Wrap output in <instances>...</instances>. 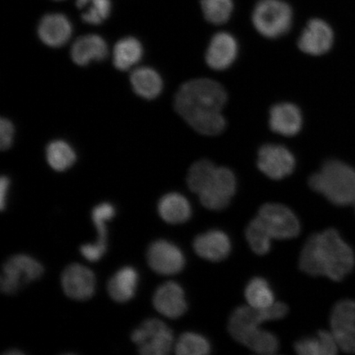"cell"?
<instances>
[{
	"label": "cell",
	"mask_w": 355,
	"mask_h": 355,
	"mask_svg": "<svg viewBox=\"0 0 355 355\" xmlns=\"http://www.w3.org/2000/svg\"><path fill=\"white\" fill-rule=\"evenodd\" d=\"M310 188L337 206L355 203V168L337 159L323 164L309 179Z\"/></svg>",
	"instance_id": "5b68a950"
},
{
	"label": "cell",
	"mask_w": 355,
	"mask_h": 355,
	"mask_svg": "<svg viewBox=\"0 0 355 355\" xmlns=\"http://www.w3.org/2000/svg\"><path fill=\"white\" fill-rule=\"evenodd\" d=\"M238 44L232 34L218 33L208 46L206 61L211 69L222 71L230 68L236 60Z\"/></svg>",
	"instance_id": "2e32d148"
},
{
	"label": "cell",
	"mask_w": 355,
	"mask_h": 355,
	"mask_svg": "<svg viewBox=\"0 0 355 355\" xmlns=\"http://www.w3.org/2000/svg\"><path fill=\"white\" fill-rule=\"evenodd\" d=\"M70 53L75 64L87 66L91 62L105 60L109 54V49L105 40L100 35L90 34L77 39Z\"/></svg>",
	"instance_id": "ffe728a7"
},
{
	"label": "cell",
	"mask_w": 355,
	"mask_h": 355,
	"mask_svg": "<svg viewBox=\"0 0 355 355\" xmlns=\"http://www.w3.org/2000/svg\"><path fill=\"white\" fill-rule=\"evenodd\" d=\"M15 126L10 119L2 118L0 121V146L3 150L10 148L15 139Z\"/></svg>",
	"instance_id": "d6a6232c"
},
{
	"label": "cell",
	"mask_w": 355,
	"mask_h": 355,
	"mask_svg": "<svg viewBox=\"0 0 355 355\" xmlns=\"http://www.w3.org/2000/svg\"><path fill=\"white\" fill-rule=\"evenodd\" d=\"M331 327L339 348L355 354V301L344 300L335 305L331 314Z\"/></svg>",
	"instance_id": "30bf717a"
},
{
	"label": "cell",
	"mask_w": 355,
	"mask_h": 355,
	"mask_svg": "<svg viewBox=\"0 0 355 355\" xmlns=\"http://www.w3.org/2000/svg\"><path fill=\"white\" fill-rule=\"evenodd\" d=\"M334 42V33L325 21L312 19L302 33L298 46L302 51L310 55L318 56L331 50Z\"/></svg>",
	"instance_id": "5bb4252c"
},
{
	"label": "cell",
	"mask_w": 355,
	"mask_h": 355,
	"mask_svg": "<svg viewBox=\"0 0 355 355\" xmlns=\"http://www.w3.org/2000/svg\"><path fill=\"white\" fill-rule=\"evenodd\" d=\"M143 55V44L139 40L132 37L123 38L115 44L113 63L117 69L127 71L139 64Z\"/></svg>",
	"instance_id": "cb8c5ba5"
},
{
	"label": "cell",
	"mask_w": 355,
	"mask_h": 355,
	"mask_svg": "<svg viewBox=\"0 0 355 355\" xmlns=\"http://www.w3.org/2000/svg\"><path fill=\"white\" fill-rule=\"evenodd\" d=\"M46 159L53 170L63 172L73 166L77 159V155L67 141L55 140L47 146Z\"/></svg>",
	"instance_id": "484cf974"
},
{
	"label": "cell",
	"mask_w": 355,
	"mask_h": 355,
	"mask_svg": "<svg viewBox=\"0 0 355 355\" xmlns=\"http://www.w3.org/2000/svg\"><path fill=\"white\" fill-rule=\"evenodd\" d=\"M193 248L202 259L220 261L229 256L232 250V243L225 232L212 230L198 235L193 241Z\"/></svg>",
	"instance_id": "ac0fdd59"
},
{
	"label": "cell",
	"mask_w": 355,
	"mask_h": 355,
	"mask_svg": "<svg viewBox=\"0 0 355 355\" xmlns=\"http://www.w3.org/2000/svg\"><path fill=\"white\" fill-rule=\"evenodd\" d=\"M295 349L300 355H334L340 348L331 331H320L317 336L297 341Z\"/></svg>",
	"instance_id": "d4e9b609"
},
{
	"label": "cell",
	"mask_w": 355,
	"mask_h": 355,
	"mask_svg": "<svg viewBox=\"0 0 355 355\" xmlns=\"http://www.w3.org/2000/svg\"><path fill=\"white\" fill-rule=\"evenodd\" d=\"M245 235L248 244L256 254L265 255L270 250L273 239L257 216L248 224Z\"/></svg>",
	"instance_id": "f1b7e54d"
},
{
	"label": "cell",
	"mask_w": 355,
	"mask_h": 355,
	"mask_svg": "<svg viewBox=\"0 0 355 355\" xmlns=\"http://www.w3.org/2000/svg\"><path fill=\"white\" fill-rule=\"evenodd\" d=\"M72 33V24L68 17L61 13L44 16L38 26L40 39L44 44L53 48L64 46Z\"/></svg>",
	"instance_id": "e0dca14e"
},
{
	"label": "cell",
	"mask_w": 355,
	"mask_h": 355,
	"mask_svg": "<svg viewBox=\"0 0 355 355\" xmlns=\"http://www.w3.org/2000/svg\"><path fill=\"white\" fill-rule=\"evenodd\" d=\"M272 239H290L298 236L300 223L290 208L278 203H266L257 215Z\"/></svg>",
	"instance_id": "9c48e42d"
},
{
	"label": "cell",
	"mask_w": 355,
	"mask_h": 355,
	"mask_svg": "<svg viewBox=\"0 0 355 355\" xmlns=\"http://www.w3.org/2000/svg\"><path fill=\"white\" fill-rule=\"evenodd\" d=\"M76 4L83 11V21L87 24H101L110 15V0H76Z\"/></svg>",
	"instance_id": "83f0119b"
},
{
	"label": "cell",
	"mask_w": 355,
	"mask_h": 355,
	"mask_svg": "<svg viewBox=\"0 0 355 355\" xmlns=\"http://www.w3.org/2000/svg\"><path fill=\"white\" fill-rule=\"evenodd\" d=\"M201 6L205 19L215 25L225 24L234 10L232 0H201Z\"/></svg>",
	"instance_id": "1f68e13d"
},
{
	"label": "cell",
	"mask_w": 355,
	"mask_h": 355,
	"mask_svg": "<svg viewBox=\"0 0 355 355\" xmlns=\"http://www.w3.org/2000/svg\"><path fill=\"white\" fill-rule=\"evenodd\" d=\"M115 216V208L112 204L103 202L93 208L92 218L94 223L98 239L93 243L102 250H107V222Z\"/></svg>",
	"instance_id": "f546056e"
},
{
	"label": "cell",
	"mask_w": 355,
	"mask_h": 355,
	"mask_svg": "<svg viewBox=\"0 0 355 355\" xmlns=\"http://www.w3.org/2000/svg\"><path fill=\"white\" fill-rule=\"evenodd\" d=\"M139 275L132 266H124L110 279L107 291L110 298L117 303H126L135 297Z\"/></svg>",
	"instance_id": "44dd1931"
},
{
	"label": "cell",
	"mask_w": 355,
	"mask_h": 355,
	"mask_svg": "<svg viewBox=\"0 0 355 355\" xmlns=\"http://www.w3.org/2000/svg\"><path fill=\"white\" fill-rule=\"evenodd\" d=\"M174 349L179 355H205L210 353L211 345L202 335L186 332L178 339Z\"/></svg>",
	"instance_id": "4dcf8cb0"
},
{
	"label": "cell",
	"mask_w": 355,
	"mask_h": 355,
	"mask_svg": "<svg viewBox=\"0 0 355 355\" xmlns=\"http://www.w3.org/2000/svg\"><path fill=\"white\" fill-rule=\"evenodd\" d=\"M130 82L133 91L141 98L153 100L162 92L161 75L150 67H140L133 70Z\"/></svg>",
	"instance_id": "603a6c76"
},
{
	"label": "cell",
	"mask_w": 355,
	"mask_h": 355,
	"mask_svg": "<svg viewBox=\"0 0 355 355\" xmlns=\"http://www.w3.org/2000/svg\"><path fill=\"white\" fill-rule=\"evenodd\" d=\"M257 166L270 179L279 180L294 171L295 159L286 146L266 144L259 150Z\"/></svg>",
	"instance_id": "8fae6325"
},
{
	"label": "cell",
	"mask_w": 355,
	"mask_h": 355,
	"mask_svg": "<svg viewBox=\"0 0 355 355\" xmlns=\"http://www.w3.org/2000/svg\"><path fill=\"white\" fill-rule=\"evenodd\" d=\"M132 343L144 355H166L175 347L174 335L165 322L157 318L144 321L132 331Z\"/></svg>",
	"instance_id": "ba28073f"
},
{
	"label": "cell",
	"mask_w": 355,
	"mask_h": 355,
	"mask_svg": "<svg viewBox=\"0 0 355 355\" xmlns=\"http://www.w3.org/2000/svg\"><path fill=\"white\" fill-rule=\"evenodd\" d=\"M269 123L272 130L278 135L295 136L303 125V116L296 105L279 103L270 109Z\"/></svg>",
	"instance_id": "d6986e66"
},
{
	"label": "cell",
	"mask_w": 355,
	"mask_h": 355,
	"mask_svg": "<svg viewBox=\"0 0 355 355\" xmlns=\"http://www.w3.org/2000/svg\"><path fill=\"white\" fill-rule=\"evenodd\" d=\"M153 305L157 312L172 319L183 316L188 309L183 288L174 282L163 284L155 291Z\"/></svg>",
	"instance_id": "9a60e30c"
},
{
	"label": "cell",
	"mask_w": 355,
	"mask_h": 355,
	"mask_svg": "<svg viewBox=\"0 0 355 355\" xmlns=\"http://www.w3.org/2000/svg\"><path fill=\"white\" fill-rule=\"evenodd\" d=\"M227 101L223 87L214 80H191L182 85L175 98V110L195 131L216 136L224 131L226 123L222 110Z\"/></svg>",
	"instance_id": "6da1fadb"
},
{
	"label": "cell",
	"mask_w": 355,
	"mask_h": 355,
	"mask_svg": "<svg viewBox=\"0 0 355 355\" xmlns=\"http://www.w3.org/2000/svg\"><path fill=\"white\" fill-rule=\"evenodd\" d=\"M189 188L199 196L207 209L220 211L230 202L236 191V178L229 168L216 166L208 159H200L189 168Z\"/></svg>",
	"instance_id": "277c9868"
},
{
	"label": "cell",
	"mask_w": 355,
	"mask_h": 355,
	"mask_svg": "<svg viewBox=\"0 0 355 355\" xmlns=\"http://www.w3.org/2000/svg\"><path fill=\"white\" fill-rule=\"evenodd\" d=\"M6 355H22L24 353L21 352V350L17 349H11L10 350H8L6 353Z\"/></svg>",
	"instance_id": "e575fe53"
},
{
	"label": "cell",
	"mask_w": 355,
	"mask_h": 355,
	"mask_svg": "<svg viewBox=\"0 0 355 355\" xmlns=\"http://www.w3.org/2000/svg\"><path fill=\"white\" fill-rule=\"evenodd\" d=\"M146 259L155 272L165 276L180 272L185 265V257L180 248L164 239L150 244Z\"/></svg>",
	"instance_id": "7c38bea8"
},
{
	"label": "cell",
	"mask_w": 355,
	"mask_h": 355,
	"mask_svg": "<svg viewBox=\"0 0 355 355\" xmlns=\"http://www.w3.org/2000/svg\"><path fill=\"white\" fill-rule=\"evenodd\" d=\"M43 273L42 264L34 257L26 254L12 256L3 266L0 288L3 294L15 295L28 284L41 278Z\"/></svg>",
	"instance_id": "52a82bcc"
},
{
	"label": "cell",
	"mask_w": 355,
	"mask_h": 355,
	"mask_svg": "<svg viewBox=\"0 0 355 355\" xmlns=\"http://www.w3.org/2000/svg\"><path fill=\"white\" fill-rule=\"evenodd\" d=\"M159 216L168 224H182L190 219L192 208L188 199L178 193L165 195L158 203Z\"/></svg>",
	"instance_id": "7402d4cb"
},
{
	"label": "cell",
	"mask_w": 355,
	"mask_h": 355,
	"mask_svg": "<svg viewBox=\"0 0 355 355\" xmlns=\"http://www.w3.org/2000/svg\"><path fill=\"white\" fill-rule=\"evenodd\" d=\"M61 285L65 295L69 298L87 300L95 294V274L85 266L72 263L67 266L62 273Z\"/></svg>",
	"instance_id": "4fadbf2b"
},
{
	"label": "cell",
	"mask_w": 355,
	"mask_h": 355,
	"mask_svg": "<svg viewBox=\"0 0 355 355\" xmlns=\"http://www.w3.org/2000/svg\"><path fill=\"white\" fill-rule=\"evenodd\" d=\"M287 305L276 302L268 309L241 306L234 311L229 322V331L235 340L257 354H273L279 349V341L272 333L261 329L266 321L279 320L286 316Z\"/></svg>",
	"instance_id": "3957f363"
},
{
	"label": "cell",
	"mask_w": 355,
	"mask_h": 355,
	"mask_svg": "<svg viewBox=\"0 0 355 355\" xmlns=\"http://www.w3.org/2000/svg\"><path fill=\"white\" fill-rule=\"evenodd\" d=\"M244 295L248 305L254 309H268L276 303L274 293L263 278L255 277L251 279Z\"/></svg>",
	"instance_id": "4316f807"
},
{
	"label": "cell",
	"mask_w": 355,
	"mask_h": 355,
	"mask_svg": "<svg viewBox=\"0 0 355 355\" xmlns=\"http://www.w3.org/2000/svg\"><path fill=\"white\" fill-rule=\"evenodd\" d=\"M252 19L257 32L266 38L275 39L291 29L293 12L282 0H261L252 12Z\"/></svg>",
	"instance_id": "8992f818"
},
{
	"label": "cell",
	"mask_w": 355,
	"mask_h": 355,
	"mask_svg": "<svg viewBox=\"0 0 355 355\" xmlns=\"http://www.w3.org/2000/svg\"><path fill=\"white\" fill-rule=\"evenodd\" d=\"M354 251L334 229L312 235L306 242L300 257V268L313 277H327L340 282L352 272Z\"/></svg>",
	"instance_id": "7a4b0ae2"
},
{
	"label": "cell",
	"mask_w": 355,
	"mask_h": 355,
	"mask_svg": "<svg viewBox=\"0 0 355 355\" xmlns=\"http://www.w3.org/2000/svg\"><path fill=\"white\" fill-rule=\"evenodd\" d=\"M10 180L7 176H2L0 180V208L3 211L7 206L8 191H10Z\"/></svg>",
	"instance_id": "836d02e7"
}]
</instances>
